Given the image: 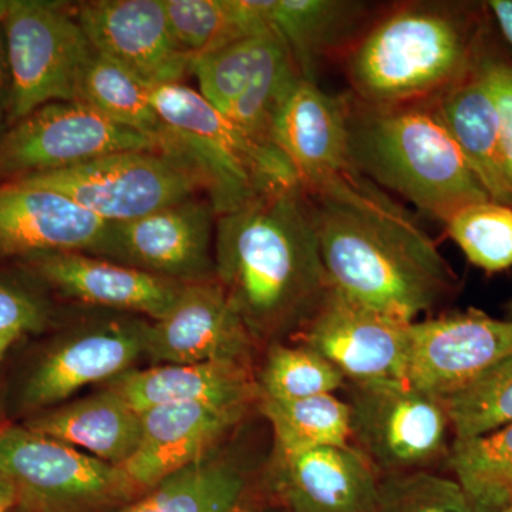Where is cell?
I'll list each match as a JSON object with an SVG mask.
<instances>
[{"label": "cell", "instance_id": "6", "mask_svg": "<svg viewBox=\"0 0 512 512\" xmlns=\"http://www.w3.org/2000/svg\"><path fill=\"white\" fill-rule=\"evenodd\" d=\"M12 80L10 124L55 101H72L94 49L74 9L45 0L2 2Z\"/></svg>", "mask_w": 512, "mask_h": 512}, {"label": "cell", "instance_id": "8", "mask_svg": "<svg viewBox=\"0 0 512 512\" xmlns=\"http://www.w3.org/2000/svg\"><path fill=\"white\" fill-rule=\"evenodd\" d=\"M352 439L380 476L431 470L447 457L453 433L446 402L404 380L349 382Z\"/></svg>", "mask_w": 512, "mask_h": 512}, {"label": "cell", "instance_id": "41", "mask_svg": "<svg viewBox=\"0 0 512 512\" xmlns=\"http://www.w3.org/2000/svg\"><path fill=\"white\" fill-rule=\"evenodd\" d=\"M15 504H18L15 487L0 473V510L9 511Z\"/></svg>", "mask_w": 512, "mask_h": 512}, {"label": "cell", "instance_id": "3", "mask_svg": "<svg viewBox=\"0 0 512 512\" xmlns=\"http://www.w3.org/2000/svg\"><path fill=\"white\" fill-rule=\"evenodd\" d=\"M484 6L412 0L380 10L343 56L349 94L375 107L427 103L471 69Z\"/></svg>", "mask_w": 512, "mask_h": 512}, {"label": "cell", "instance_id": "11", "mask_svg": "<svg viewBox=\"0 0 512 512\" xmlns=\"http://www.w3.org/2000/svg\"><path fill=\"white\" fill-rule=\"evenodd\" d=\"M190 74L208 103L266 143H271L269 128L279 101L302 76L288 46L272 29L192 57Z\"/></svg>", "mask_w": 512, "mask_h": 512}, {"label": "cell", "instance_id": "33", "mask_svg": "<svg viewBox=\"0 0 512 512\" xmlns=\"http://www.w3.org/2000/svg\"><path fill=\"white\" fill-rule=\"evenodd\" d=\"M454 441L483 437L512 423V352L446 400Z\"/></svg>", "mask_w": 512, "mask_h": 512}, {"label": "cell", "instance_id": "47", "mask_svg": "<svg viewBox=\"0 0 512 512\" xmlns=\"http://www.w3.org/2000/svg\"><path fill=\"white\" fill-rule=\"evenodd\" d=\"M0 512H8V511H3V510H0Z\"/></svg>", "mask_w": 512, "mask_h": 512}, {"label": "cell", "instance_id": "40", "mask_svg": "<svg viewBox=\"0 0 512 512\" xmlns=\"http://www.w3.org/2000/svg\"><path fill=\"white\" fill-rule=\"evenodd\" d=\"M484 5L505 42L512 47V0H488Z\"/></svg>", "mask_w": 512, "mask_h": 512}, {"label": "cell", "instance_id": "44", "mask_svg": "<svg viewBox=\"0 0 512 512\" xmlns=\"http://www.w3.org/2000/svg\"><path fill=\"white\" fill-rule=\"evenodd\" d=\"M268 512H288V511H285L284 508L279 507V505H275V507L269 508Z\"/></svg>", "mask_w": 512, "mask_h": 512}, {"label": "cell", "instance_id": "12", "mask_svg": "<svg viewBox=\"0 0 512 512\" xmlns=\"http://www.w3.org/2000/svg\"><path fill=\"white\" fill-rule=\"evenodd\" d=\"M217 214L197 197L136 220L107 224L94 256L180 284L214 281Z\"/></svg>", "mask_w": 512, "mask_h": 512}, {"label": "cell", "instance_id": "10", "mask_svg": "<svg viewBox=\"0 0 512 512\" xmlns=\"http://www.w3.org/2000/svg\"><path fill=\"white\" fill-rule=\"evenodd\" d=\"M136 150L161 148L153 138L117 126L82 101H55L0 134V180L19 181Z\"/></svg>", "mask_w": 512, "mask_h": 512}, {"label": "cell", "instance_id": "29", "mask_svg": "<svg viewBox=\"0 0 512 512\" xmlns=\"http://www.w3.org/2000/svg\"><path fill=\"white\" fill-rule=\"evenodd\" d=\"M74 100L117 126L153 138L161 147L165 126L154 109L150 89L96 50L80 76Z\"/></svg>", "mask_w": 512, "mask_h": 512}, {"label": "cell", "instance_id": "46", "mask_svg": "<svg viewBox=\"0 0 512 512\" xmlns=\"http://www.w3.org/2000/svg\"><path fill=\"white\" fill-rule=\"evenodd\" d=\"M244 512H255V504L251 505V507H248Z\"/></svg>", "mask_w": 512, "mask_h": 512}, {"label": "cell", "instance_id": "31", "mask_svg": "<svg viewBox=\"0 0 512 512\" xmlns=\"http://www.w3.org/2000/svg\"><path fill=\"white\" fill-rule=\"evenodd\" d=\"M264 365L255 375L259 399L298 400L345 390V376L315 350L285 342L266 346Z\"/></svg>", "mask_w": 512, "mask_h": 512}, {"label": "cell", "instance_id": "9", "mask_svg": "<svg viewBox=\"0 0 512 512\" xmlns=\"http://www.w3.org/2000/svg\"><path fill=\"white\" fill-rule=\"evenodd\" d=\"M0 473L35 512H94L137 495L121 467L25 424L0 431Z\"/></svg>", "mask_w": 512, "mask_h": 512}, {"label": "cell", "instance_id": "4", "mask_svg": "<svg viewBox=\"0 0 512 512\" xmlns=\"http://www.w3.org/2000/svg\"><path fill=\"white\" fill-rule=\"evenodd\" d=\"M348 97L350 160L377 187L441 224L491 200L431 101L375 107Z\"/></svg>", "mask_w": 512, "mask_h": 512}, {"label": "cell", "instance_id": "39", "mask_svg": "<svg viewBox=\"0 0 512 512\" xmlns=\"http://www.w3.org/2000/svg\"><path fill=\"white\" fill-rule=\"evenodd\" d=\"M512 504V470L505 473L488 491L477 512H500Z\"/></svg>", "mask_w": 512, "mask_h": 512}, {"label": "cell", "instance_id": "7", "mask_svg": "<svg viewBox=\"0 0 512 512\" xmlns=\"http://www.w3.org/2000/svg\"><path fill=\"white\" fill-rule=\"evenodd\" d=\"M19 181L59 192L107 224L136 220L204 191L195 168L168 150L120 151Z\"/></svg>", "mask_w": 512, "mask_h": 512}, {"label": "cell", "instance_id": "27", "mask_svg": "<svg viewBox=\"0 0 512 512\" xmlns=\"http://www.w3.org/2000/svg\"><path fill=\"white\" fill-rule=\"evenodd\" d=\"M252 504L254 484L247 464L214 450L119 512H244Z\"/></svg>", "mask_w": 512, "mask_h": 512}, {"label": "cell", "instance_id": "17", "mask_svg": "<svg viewBox=\"0 0 512 512\" xmlns=\"http://www.w3.org/2000/svg\"><path fill=\"white\" fill-rule=\"evenodd\" d=\"M256 343L217 279L185 284L171 311L148 330L151 365L235 362L251 366Z\"/></svg>", "mask_w": 512, "mask_h": 512}, {"label": "cell", "instance_id": "28", "mask_svg": "<svg viewBox=\"0 0 512 512\" xmlns=\"http://www.w3.org/2000/svg\"><path fill=\"white\" fill-rule=\"evenodd\" d=\"M163 5L175 42L191 57L271 29L259 0H163Z\"/></svg>", "mask_w": 512, "mask_h": 512}, {"label": "cell", "instance_id": "15", "mask_svg": "<svg viewBox=\"0 0 512 512\" xmlns=\"http://www.w3.org/2000/svg\"><path fill=\"white\" fill-rule=\"evenodd\" d=\"M330 291L296 338L329 360L346 382H406L409 325Z\"/></svg>", "mask_w": 512, "mask_h": 512}, {"label": "cell", "instance_id": "32", "mask_svg": "<svg viewBox=\"0 0 512 512\" xmlns=\"http://www.w3.org/2000/svg\"><path fill=\"white\" fill-rule=\"evenodd\" d=\"M444 227L468 261L488 274L512 268V207L493 200L454 212Z\"/></svg>", "mask_w": 512, "mask_h": 512}, {"label": "cell", "instance_id": "20", "mask_svg": "<svg viewBox=\"0 0 512 512\" xmlns=\"http://www.w3.org/2000/svg\"><path fill=\"white\" fill-rule=\"evenodd\" d=\"M249 406L191 403L154 407L141 413L136 453L121 466L137 494L217 450L247 417Z\"/></svg>", "mask_w": 512, "mask_h": 512}, {"label": "cell", "instance_id": "30", "mask_svg": "<svg viewBox=\"0 0 512 512\" xmlns=\"http://www.w3.org/2000/svg\"><path fill=\"white\" fill-rule=\"evenodd\" d=\"M258 406L282 450L349 446L352 419L346 400L320 394L298 400L258 399Z\"/></svg>", "mask_w": 512, "mask_h": 512}, {"label": "cell", "instance_id": "36", "mask_svg": "<svg viewBox=\"0 0 512 512\" xmlns=\"http://www.w3.org/2000/svg\"><path fill=\"white\" fill-rule=\"evenodd\" d=\"M476 63L497 107L505 175L512 190V57L493 45L487 32L478 47Z\"/></svg>", "mask_w": 512, "mask_h": 512}, {"label": "cell", "instance_id": "18", "mask_svg": "<svg viewBox=\"0 0 512 512\" xmlns=\"http://www.w3.org/2000/svg\"><path fill=\"white\" fill-rule=\"evenodd\" d=\"M349 97L332 96L299 76L279 101L269 140L291 163L302 187L356 170L349 150Z\"/></svg>", "mask_w": 512, "mask_h": 512}, {"label": "cell", "instance_id": "16", "mask_svg": "<svg viewBox=\"0 0 512 512\" xmlns=\"http://www.w3.org/2000/svg\"><path fill=\"white\" fill-rule=\"evenodd\" d=\"M73 9L93 49L148 89L190 74L192 57L175 42L163 0H94Z\"/></svg>", "mask_w": 512, "mask_h": 512}, {"label": "cell", "instance_id": "19", "mask_svg": "<svg viewBox=\"0 0 512 512\" xmlns=\"http://www.w3.org/2000/svg\"><path fill=\"white\" fill-rule=\"evenodd\" d=\"M380 474L352 444L274 448L269 485L288 512H375Z\"/></svg>", "mask_w": 512, "mask_h": 512}, {"label": "cell", "instance_id": "38", "mask_svg": "<svg viewBox=\"0 0 512 512\" xmlns=\"http://www.w3.org/2000/svg\"><path fill=\"white\" fill-rule=\"evenodd\" d=\"M10 101H12V80L6 46L5 30L0 22V134L10 126Z\"/></svg>", "mask_w": 512, "mask_h": 512}, {"label": "cell", "instance_id": "35", "mask_svg": "<svg viewBox=\"0 0 512 512\" xmlns=\"http://www.w3.org/2000/svg\"><path fill=\"white\" fill-rule=\"evenodd\" d=\"M447 463L477 512L491 487L512 470V423L467 441H453Z\"/></svg>", "mask_w": 512, "mask_h": 512}, {"label": "cell", "instance_id": "1", "mask_svg": "<svg viewBox=\"0 0 512 512\" xmlns=\"http://www.w3.org/2000/svg\"><path fill=\"white\" fill-rule=\"evenodd\" d=\"M333 291L414 322L456 292L457 275L429 232L357 170L305 188Z\"/></svg>", "mask_w": 512, "mask_h": 512}, {"label": "cell", "instance_id": "13", "mask_svg": "<svg viewBox=\"0 0 512 512\" xmlns=\"http://www.w3.org/2000/svg\"><path fill=\"white\" fill-rule=\"evenodd\" d=\"M512 352V320L478 309L409 325L406 382L437 399H450Z\"/></svg>", "mask_w": 512, "mask_h": 512}, {"label": "cell", "instance_id": "24", "mask_svg": "<svg viewBox=\"0 0 512 512\" xmlns=\"http://www.w3.org/2000/svg\"><path fill=\"white\" fill-rule=\"evenodd\" d=\"M106 387L119 393L138 413L171 404L251 407L259 399L252 366L235 362L130 369L110 380Z\"/></svg>", "mask_w": 512, "mask_h": 512}, {"label": "cell", "instance_id": "22", "mask_svg": "<svg viewBox=\"0 0 512 512\" xmlns=\"http://www.w3.org/2000/svg\"><path fill=\"white\" fill-rule=\"evenodd\" d=\"M29 265L66 298L151 322L171 311L185 285L83 252L37 256Z\"/></svg>", "mask_w": 512, "mask_h": 512}, {"label": "cell", "instance_id": "21", "mask_svg": "<svg viewBox=\"0 0 512 512\" xmlns=\"http://www.w3.org/2000/svg\"><path fill=\"white\" fill-rule=\"evenodd\" d=\"M107 222L39 185L0 183V256L92 254Z\"/></svg>", "mask_w": 512, "mask_h": 512}, {"label": "cell", "instance_id": "42", "mask_svg": "<svg viewBox=\"0 0 512 512\" xmlns=\"http://www.w3.org/2000/svg\"><path fill=\"white\" fill-rule=\"evenodd\" d=\"M18 339H20L18 336L2 335V333H0V360L3 359V356L8 352L10 346H12Z\"/></svg>", "mask_w": 512, "mask_h": 512}, {"label": "cell", "instance_id": "34", "mask_svg": "<svg viewBox=\"0 0 512 512\" xmlns=\"http://www.w3.org/2000/svg\"><path fill=\"white\" fill-rule=\"evenodd\" d=\"M375 512H474L456 478L431 470L380 476Z\"/></svg>", "mask_w": 512, "mask_h": 512}, {"label": "cell", "instance_id": "37", "mask_svg": "<svg viewBox=\"0 0 512 512\" xmlns=\"http://www.w3.org/2000/svg\"><path fill=\"white\" fill-rule=\"evenodd\" d=\"M47 309L37 296L0 279V333L22 338L45 328Z\"/></svg>", "mask_w": 512, "mask_h": 512}, {"label": "cell", "instance_id": "25", "mask_svg": "<svg viewBox=\"0 0 512 512\" xmlns=\"http://www.w3.org/2000/svg\"><path fill=\"white\" fill-rule=\"evenodd\" d=\"M431 103L488 197L512 207V190L501 150L500 119L476 60L458 82Z\"/></svg>", "mask_w": 512, "mask_h": 512}, {"label": "cell", "instance_id": "45", "mask_svg": "<svg viewBox=\"0 0 512 512\" xmlns=\"http://www.w3.org/2000/svg\"><path fill=\"white\" fill-rule=\"evenodd\" d=\"M500 512H512V504L508 505V507H505L504 510H501Z\"/></svg>", "mask_w": 512, "mask_h": 512}, {"label": "cell", "instance_id": "5", "mask_svg": "<svg viewBox=\"0 0 512 512\" xmlns=\"http://www.w3.org/2000/svg\"><path fill=\"white\" fill-rule=\"evenodd\" d=\"M165 126L161 150L181 154L200 174L217 217L299 183L274 146L242 130L183 83L150 89Z\"/></svg>", "mask_w": 512, "mask_h": 512}, {"label": "cell", "instance_id": "26", "mask_svg": "<svg viewBox=\"0 0 512 512\" xmlns=\"http://www.w3.org/2000/svg\"><path fill=\"white\" fill-rule=\"evenodd\" d=\"M25 426L117 467L136 453L141 439V413L109 387L76 402L43 410Z\"/></svg>", "mask_w": 512, "mask_h": 512}, {"label": "cell", "instance_id": "14", "mask_svg": "<svg viewBox=\"0 0 512 512\" xmlns=\"http://www.w3.org/2000/svg\"><path fill=\"white\" fill-rule=\"evenodd\" d=\"M151 322L126 316L89 323L52 346L26 377L20 404L43 412L83 387L116 379L146 355Z\"/></svg>", "mask_w": 512, "mask_h": 512}, {"label": "cell", "instance_id": "2", "mask_svg": "<svg viewBox=\"0 0 512 512\" xmlns=\"http://www.w3.org/2000/svg\"><path fill=\"white\" fill-rule=\"evenodd\" d=\"M214 259L256 346L298 336L332 291L301 183L217 217Z\"/></svg>", "mask_w": 512, "mask_h": 512}, {"label": "cell", "instance_id": "23", "mask_svg": "<svg viewBox=\"0 0 512 512\" xmlns=\"http://www.w3.org/2000/svg\"><path fill=\"white\" fill-rule=\"evenodd\" d=\"M266 25L281 36L305 79L318 82L323 62L343 59L375 18L372 6L357 0H259Z\"/></svg>", "mask_w": 512, "mask_h": 512}, {"label": "cell", "instance_id": "43", "mask_svg": "<svg viewBox=\"0 0 512 512\" xmlns=\"http://www.w3.org/2000/svg\"><path fill=\"white\" fill-rule=\"evenodd\" d=\"M507 319H511L512 320V299L510 302L507 303Z\"/></svg>", "mask_w": 512, "mask_h": 512}]
</instances>
